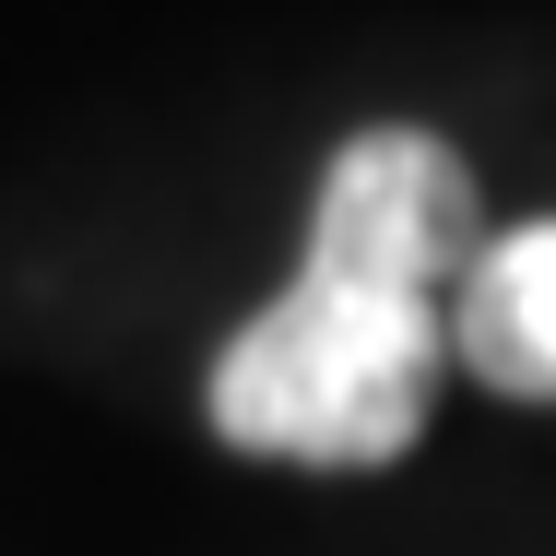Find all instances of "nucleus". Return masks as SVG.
Instances as JSON below:
<instances>
[{
    "label": "nucleus",
    "mask_w": 556,
    "mask_h": 556,
    "mask_svg": "<svg viewBox=\"0 0 556 556\" xmlns=\"http://www.w3.org/2000/svg\"><path fill=\"white\" fill-rule=\"evenodd\" d=\"M450 355L509 403H556V214L473 249L450 296Z\"/></svg>",
    "instance_id": "f03ea898"
},
{
    "label": "nucleus",
    "mask_w": 556,
    "mask_h": 556,
    "mask_svg": "<svg viewBox=\"0 0 556 556\" xmlns=\"http://www.w3.org/2000/svg\"><path fill=\"white\" fill-rule=\"evenodd\" d=\"M473 249H485L473 166L439 130H403V118L355 130L320 166L285 296H261L202 379L214 439L249 462H308V473L403 462L450 367V296Z\"/></svg>",
    "instance_id": "f257e3e1"
}]
</instances>
